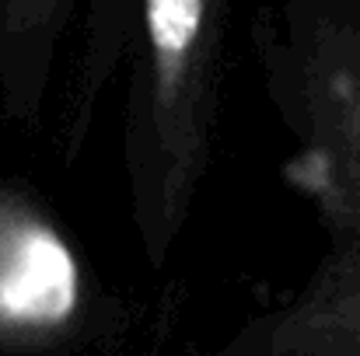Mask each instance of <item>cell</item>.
Listing matches in <instances>:
<instances>
[{"mask_svg":"<svg viewBox=\"0 0 360 356\" xmlns=\"http://www.w3.org/2000/svg\"><path fill=\"white\" fill-rule=\"evenodd\" d=\"M262 91L290 133L283 182L326 248L308 279L248 332L252 356H360V0H252Z\"/></svg>","mask_w":360,"mask_h":356,"instance_id":"obj_1","label":"cell"},{"mask_svg":"<svg viewBox=\"0 0 360 356\" xmlns=\"http://www.w3.org/2000/svg\"><path fill=\"white\" fill-rule=\"evenodd\" d=\"M252 0H140L122 98V178L136 248L165 269L210 171L224 56Z\"/></svg>","mask_w":360,"mask_h":356,"instance_id":"obj_2","label":"cell"},{"mask_svg":"<svg viewBox=\"0 0 360 356\" xmlns=\"http://www.w3.org/2000/svg\"><path fill=\"white\" fill-rule=\"evenodd\" d=\"M91 311V272L39 192L0 175V353L63 346Z\"/></svg>","mask_w":360,"mask_h":356,"instance_id":"obj_3","label":"cell"},{"mask_svg":"<svg viewBox=\"0 0 360 356\" xmlns=\"http://www.w3.org/2000/svg\"><path fill=\"white\" fill-rule=\"evenodd\" d=\"M81 0H0V116L39 126L56 88Z\"/></svg>","mask_w":360,"mask_h":356,"instance_id":"obj_4","label":"cell"},{"mask_svg":"<svg viewBox=\"0 0 360 356\" xmlns=\"http://www.w3.org/2000/svg\"><path fill=\"white\" fill-rule=\"evenodd\" d=\"M136 11H140V0H81V11H77L81 39H77L74 63L67 74V102H63V112H67L63 147L70 161L88 143L95 112L109 84L116 81L120 67H126Z\"/></svg>","mask_w":360,"mask_h":356,"instance_id":"obj_5","label":"cell"}]
</instances>
